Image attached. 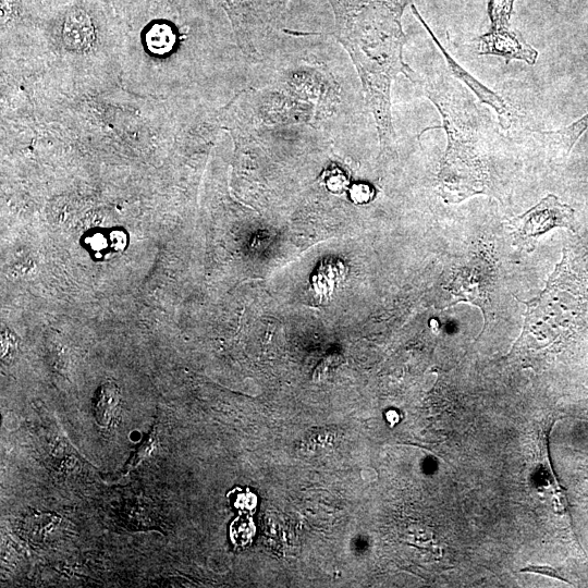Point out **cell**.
I'll return each instance as SVG.
<instances>
[{
	"label": "cell",
	"mask_w": 588,
	"mask_h": 588,
	"mask_svg": "<svg viewBox=\"0 0 588 588\" xmlns=\"http://www.w3.org/2000/svg\"><path fill=\"white\" fill-rule=\"evenodd\" d=\"M336 37L360 77L382 146L395 137L391 113V86L399 73L413 83L418 75L404 62L406 37L400 16L408 0H330Z\"/></svg>",
	"instance_id": "cell-1"
},
{
	"label": "cell",
	"mask_w": 588,
	"mask_h": 588,
	"mask_svg": "<svg viewBox=\"0 0 588 588\" xmlns=\"http://www.w3.org/2000/svg\"><path fill=\"white\" fill-rule=\"evenodd\" d=\"M526 304L525 332L549 341H567L583 329L587 322V289L566 253L544 291Z\"/></svg>",
	"instance_id": "cell-2"
},
{
	"label": "cell",
	"mask_w": 588,
	"mask_h": 588,
	"mask_svg": "<svg viewBox=\"0 0 588 588\" xmlns=\"http://www.w3.org/2000/svg\"><path fill=\"white\" fill-rule=\"evenodd\" d=\"M489 173L482 155L444 154L438 174V191L446 203L456 204L486 194Z\"/></svg>",
	"instance_id": "cell-3"
},
{
	"label": "cell",
	"mask_w": 588,
	"mask_h": 588,
	"mask_svg": "<svg viewBox=\"0 0 588 588\" xmlns=\"http://www.w3.org/2000/svg\"><path fill=\"white\" fill-rule=\"evenodd\" d=\"M515 233L520 238L538 236L552 228H566L575 231L574 209L562 204L554 195H548L536 206L512 220Z\"/></svg>",
	"instance_id": "cell-4"
},
{
	"label": "cell",
	"mask_w": 588,
	"mask_h": 588,
	"mask_svg": "<svg viewBox=\"0 0 588 588\" xmlns=\"http://www.w3.org/2000/svg\"><path fill=\"white\" fill-rule=\"evenodd\" d=\"M478 42L479 54L503 57L506 62L511 59H517L531 65L536 62L538 56V52L531 46L509 29L491 30L480 36Z\"/></svg>",
	"instance_id": "cell-5"
},
{
	"label": "cell",
	"mask_w": 588,
	"mask_h": 588,
	"mask_svg": "<svg viewBox=\"0 0 588 588\" xmlns=\"http://www.w3.org/2000/svg\"><path fill=\"white\" fill-rule=\"evenodd\" d=\"M348 269L339 258L322 259L310 278V291L323 304L329 302L338 287L345 281Z\"/></svg>",
	"instance_id": "cell-6"
},
{
	"label": "cell",
	"mask_w": 588,
	"mask_h": 588,
	"mask_svg": "<svg viewBox=\"0 0 588 588\" xmlns=\"http://www.w3.org/2000/svg\"><path fill=\"white\" fill-rule=\"evenodd\" d=\"M429 33L433 41L441 50L444 59L446 60L448 66L453 73V75L457 79L465 83L475 93V95L479 98L481 102L492 107L497 111L500 120L502 121V124L504 125V122L509 120V107L505 105L503 99L498 94L493 93L480 82H478L476 78H474L458 63H456V61L452 57H450L445 49L440 45L434 35L430 30Z\"/></svg>",
	"instance_id": "cell-7"
},
{
	"label": "cell",
	"mask_w": 588,
	"mask_h": 588,
	"mask_svg": "<svg viewBox=\"0 0 588 588\" xmlns=\"http://www.w3.org/2000/svg\"><path fill=\"white\" fill-rule=\"evenodd\" d=\"M65 46L74 51H86L95 41V30L85 11L72 10L65 17L62 29Z\"/></svg>",
	"instance_id": "cell-8"
},
{
	"label": "cell",
	"mask_w": 588,
	"mask_h": 588,
	"mask_svg": "<svg viewBox=\"0 0 588 588\" xmlns=\"http://www.w3.org/2000/svg\"><path fill=\"white\" fill-rule=\"evenodd\" d=\"M120 401V390L113 382H106L98 389L94 402V414L99 425L107 426L110 424Z\"/></svg>",
	"instance_id": "cell-9"
},
{
	"label": "cell",
	"mask_w": 588,
	"mask_h": 588,
	"mask_svg": "<svg viewBox=\"0 0 588 588\" xmlns=\"http://www.w3.org/2000/svg\"><path fill=\"white\" fill-rule=\"evenodd\" d=\"M588 130V112L577 121L556 131L542 132L546 137L553 139L567 155L580 136Z\"/></svg>",
	"instance_id": "cell-10"
},
{
	"label": "cell",
	"mask_w": 588,
	"mask_h": 588,
	"mask_svg": "<svg viewBox=\"0 0 588 588\" xmlns=\"http://www.w3.org/2000/svg\"><path fill=\"white\" fill-rule=\"evenodd\" d=\"M145 42L151 53L163 56L173 49L175 35L168 24L157 23L146 33Z\"/></svg>",
	"instance_id": "cell-11"
},
{
	"label": "cell",
	"mask_w": 588,
	"mask_h": 588,
	"mask_svg": "<svg viewBox=\"0 0 588 588\" xmlns=\"http://www.w3.org/2000/svg\"><path fill=\"white\" fill-rule=\"evenodd\" d=\"M342 357L338 354H332L323 358L317 366L314 372V380L320 381L329 376L341 363Z\"/></svg>",
	"instance_id": "cell-12"
},
{
	"label": "cell",
	"mask_w": 588,
	"mask_h": 588,
	"mask_svg": "<svg viewBox=\"0 0 588 588\" xmlns=\"http://www.w3.org/2000/svg\"><path fill=\"white\" fill-rule=\"evenodd\" d=\"M156 446V434L150 433L145 441H143L142 445L136 451L133 460L131 461V465L135 466L137 465L143 458L147 457L155 449Z\"/></svg>",
	"instance_id": "cell-13"
},
{
	"label": "cell",
	"mask_w": 588,
	"mask_h": 588,
	"mask_svg": "<svg viewBox=\"0 0 588 588\" xmlns=\"http://www.w3.org/2000/svg\"><path fill=\"white\" fill-rule=\"evenodd\" d=\"M520 572L546 575V576H549V577H553L555 579H560L562 581L569 583L565 577L561 576V574L555 568H553L552 566L528 565V566L522 568Z\"/></svg>",
	"instance_id": "cell-14"
},
{
	"label": "cell",
	"mask_w": 588,
	"mask_h": 588,
	"mask_svg": "<svg viewBox=\"0 0 588 588\" xmlns=\"http://www.w3.org/2000/svg\"><path fill=\"white\" fill-rule=\"evenodd\" d=\"M16 348L15 336L8 329L2 330L1 333V355L2 357L9 356Z\"/></svg>",
	"instance_id": "cell-15"
}]
</instances>
